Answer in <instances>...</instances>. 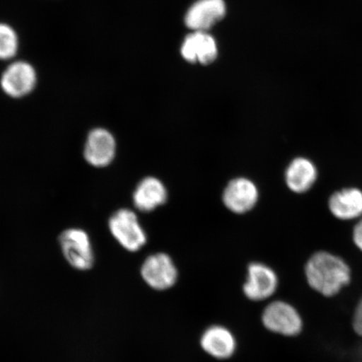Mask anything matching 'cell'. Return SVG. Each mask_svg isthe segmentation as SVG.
I'll return each instance as SVG.
<instances>
[{"label":"cell","mask_w":362,"mask_h":362,"mask_svg":"<svg viewBox=\"0 0 362 362\" xmlns=\"http://www.w3.org/2000/svg\"><path fill=\"white\" fill-rule=\"evenodd\" d=\"M259 192L251 180L239 177L230 180L224 189L223 201L233 214H244L251 211L259 201Z\"/></svg>","instance_id":"ba28073f"},{"label":"cell","mask_w":362,"mask_h":362,"mask_svg":"<svg viewBox=\"0 0 362 362\" xmlns=\"http://www.w3.org/2000/svg\"><path fill=\"white\" fill-rule=\"evenodd\" d=\"M279 278L276 272L262 262L249 264L243 292L247 300L262 302L269 300L277 291Z\"/></svg>","instance_id":"8992f818"},{"label":"cell","mask_w":362,"mask_h":362,"mask_svg":"<svg viewBox=\"0 0 362 362\" xmlns=\"http://www.w3.org/2000/svg\"><path fill=\"white\" fill-rule=\"evenodd\" d=\"M36 81V72L33 66L28 62H16L4 71L0 84L8 96L21 98L33 92Z\"/></svg>","instance_id":"9c48e42d"},{"label":"cell","mask_w":362,"mask_h":362,"mask_svg":"<svg viewBox=\"0 0 362 362\" xmlns=\"http://www.w3.org/2000/svg\"><path fill=\"white\" fill-rule=\"evenodd\" d=\"M140 273L148 286L157 291H165L173 288L179 277L175 262L164 252L147 257L143 262Z\"/></svg>","instance_id":"5b68a950"},{"label":"cell","mask_w":362,"mask_h":362,"mask_svg":"<svg viewBox=\"0 0 362 362\" xmlns=\"http://www.w3.org/2000/svg\"><path fill=\"white\" fill-rule=\"evenodd\" d=\"M332 214L341 220H352L362 215V192L356 188H347L334 193L329 198Z\"/></svg>","instance_id":"9a60e30c"},{"label":"cell","mask_w":362,"mask_h":362,"mask_svg":"<svg viewBox=\"0 0 362 362\" xmlns=\"http://www.w3.org/2000/svg\"><path fill=\"white\" fill-rule=\"evenodd\" d=\"M353 240L357 247L362 251V220L355 226L353 230Z\"/></svg>","instance_id":"ac0fdd59"},{"label":"cell","mask_w":362,"mask_h":362,"mask_svg":"<svg viewBox=\"0 0 362 362\" xmlns=\"http://www.w3.org/2000/svg\"><path fill=\"white\" fill-rule=\"evenodd\" d=\"M19 47L17 34L11 26L0 23V60L16 56Z\"/></svg>","instance_id":"2e32d148"},{"label":"cell","mask_w":362,"mask_h":362,"mask_svg":"<svg viewBox=\"0 0 362 362\" xmlns=\"http://www.w3.org/2000/svg\"><path fill=\"white\" fill-rule=\"evenodd\" d=\"M181 54L189 62L210 64L216 60L217 56L215 40L206 33H194L185 40Z\"/></svg>","instance_id":"4fadbf2b"},{"label":"cell","mask_w":362,"mask_h":362,"mask_svg":"<svg viewBox=\"0 0 362 362\" xmlns=\"http://www.w3.org/2000/svg\"><path fill=\"white\" fill-rule=\"evenodd\" d=\"M308 284L325 297L336 296L351 281V270L346 262L327 252L315 253L305 268Z\"/></svg>","instance_id":"6da1fadb"},{"label":"cell","mask_w":362,"mask_h":362,"mask_svg":"<svg viewBox=\"0 0 362 362\" xmlns=\"http://www.w3.org/2000/svg\"><path fill=\"white\" fill-rule=\"evenodd\" d=\"M63 256L72 268L86 271L93 268L94 252L88 234L80 228L66 229L59 238Z\"/></svg>","instance_id":"277c9868"},{"label":"cell","mask_w":362,"mask_h":362,"mask_svg":"<svg viewBox=\"0 0 362 362\" xmlns=\"http://www.w3.org/2000/svg\"><path fill=\"white\" fill-rule=\"evenodd\" d=\"M352 325L355 332L362 337V298L356 306Z\"/></svg>","instance_id":"e0dca14e"},{"label":"cell","mask_w":362,"mask_h":362,"mask_svg":"<svg viewBox=\"0 0 362 362\" xmlns=\"http://www.w3.org/2000/svg\"><path fill=\"white\" fill-rule=\"evenodd\" d=\"M262 323L269 332L284 337H296L303 329L300 313L293 305L283 300L269 303L262 310Z\"/></svg>","instance_id":"7a4b0ae2"},{"label":"cell","mask_w":362,"mask_h":362,"mask_svg":"<svg viewBox=\"0 0 362 362\" xmlns=\"http://www.w3.org/2000/svg\"><path fill=\"white\" fill-rule=\"evenodd\" d=\"M226 6L223 0H199L188 11L185 24L196 33H206L223 19Z\"/></svg>","instance_id":"8fae6325"},{"label":"cell","mask_w":362,"mask_h":362,"mask_svg":"<svg viewBox=\"0 0 362 362\" xmlns=\"http://www.w3.org/2000/svg\"><path fill=\"white\" fill-rule=\"evenodd\" d=\"M108 228L112 237L127 251H139L147 243L146 233L133 211L117 210L108 221Z\"/></svg>","instance_id":"3957f363"},{"label":"cell","mask_w":362,"mask_h":362,"mask_svg":"<svg viewBox=\"0 0 362 362\" xmlns=\"http://www.w3.org/2000/svg\"><path fill=\"white\" fill-rule=\"evenodd\" d=\"M168 198V192L162 181L148 176L143 179L133 194L134 205L142 212H151L165 204Z\"/></svg>","instance_id":"7c38bea8"},{"label":"cell","mask_w":362,"mask_h":362,"mask_svg":"<svg viewBox=\"0 0 362 362\" xmlns=\"http://www.w3.org/2000/svg\"><path fill=\"white\" fill-rule=\"evenodd\" d=\"M116 140L106 129H94L86 140L83 156L89 165L103 168L110 165L116 155Z\"/></svg>","instance_id":"52a82bcc"},{"label":"cell","mask_w":362,"mask_h":362,"mask_svg":"<svg viewBox=\"0 0 362 362\" xmlns=\"http://www.w3.org/2000/svg\"><path fill=\"white\" fill-rule=\"evenodd\" d=\"M200 345L212 358L228 360L236 353L238 341L232 330L221 325H214L204 330Z\"/></svg>","instance_id":"30bf717a"},{"label":"cell","mask_w":362,"mask_h":362,"mask_svg":"<svg viewBox=\"0 0 362 362\" xmlns=\"http://www.w3.org/2000/svg\"><path fill=\"white\" fill-rule=\"evenodd\" d=\"M314 163L306 158L298 157L289 164L285 171V182L294 193H305L313 187L317 179Z\"/></svg>","instance_id":"5bb4252c"}]
</instances>
